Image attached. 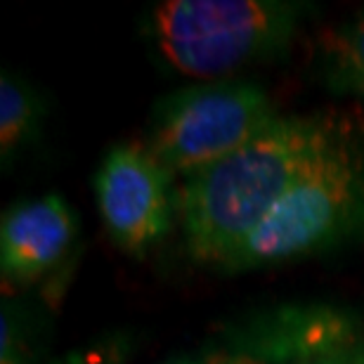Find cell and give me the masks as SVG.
Returning a JSON list of instances; mask_svg holds the SVG:
<instances>
[{"instance_id": "obj_1", "label": "cell", "mask_w": 364, "mask_h": 364, "mask_svg": "<svg viewBox=\"0 0 364 364\" xmlns=\"http://www.w3.org/2000/svg\"><path fill=\"white\" fill-rule=\"evenodd\" d=\"M348 128L333 114H279L232 154L182 180L178 215L189 256L225 270L303 171Z\"/></svg>"}, {"instance_id": "obj_2", "label": "cell", "mask_w": 364, "mask_h": 364, "mask_svg": "<svg viewBox=\"0 0 364 364\" xmlns=\"http://www.w3.org/2000/svg\"><path fill=\"white\" fill-rule=\"evenodd\" d=\"M364 232V140L348 128L324 149L253 232L225 272L317 256Z\"/></svg>"}, {"instance_id": "obj_3", "label": "cell", "mask_w": 364, "mask_h": 364, "mask_svg": "<svg viewBox=\"0 0 364 364\" xmlns=\"http://www.w3.org/2000/svg\"><path fill=\"white\" fill-rule=\"evenodd\" d=\"M305 10L284 0H166L149 12V38L178 74L225 81L246 64L282 53Z\"/></svg>"}, {"instance_id": "obj_4", "label": "cell", "mask_w": 364, "mask_h": 364, "mask_svg": "<svg viewBox=\"0 0 364 364\" xmlns=\"http://www.w3.org/2000/svg\"><path fill=\"white\" fill-rule=\"evenodd\" d=\"M277 105L249 81H203L159 102L142 144L173 178L220 161L277 119Z\"/></svg>"}, {"instance_id": "obj_5", "label": "cell", "mask_w": 364, "mask_h": 364, "mask_svg": "<svg viewBox=\"0 0 364 364\" xmlns=\"http://www.w3.org/2000/svg\"><path fill=\"white\" fill-rule=\"evenodd\" d=\"M364 333L353 312L324 303H289L237 319L199 350L164 364H303Z\"/></svg>"}, {"instance_id": "obj_6", "label": "cell", "mask_w": 364, "mask_h": 364, "mask_svg": "<svg viewBox=\"0 0 364 364\" xmlns=\"http://www.w3.org/2000/svg\"><path fill=\"white\" fill-rule=\"evenodd\" d=\"M92 185L102 225L126 256L144 258L168 237L178 189L144 144H114L102 156Z\"/></svg>"}, {"instance_id": "obj_7", "label": "cell", "mask_w": 364, "mask_h": 364, "mask_svg": "<svg viewBox=\"0 0 364 364\" xmlns=\"http://www.w3.org/2000/svg\"><path fill=\"white\" fill-rule=\"evenodd\" d=\"M78 237V215L60 194L5 208L0 220V270L10 284H31L55 270Z\"/></svg>"}, {"instance_id": "obj_8", "label": "cell", "mask_w": 364, "mask_h": 364, "mask_svg": "<svg viewBox=\"0 0 364 364\" xmlns=\"http://www.w3.org/2000/svg\"><path fill=\"white\" fill-rule=\"evenodd\" d=\"M319 55L331 88L364 100V17L326 31Z\"/></svg>"}, {"instance_id": "obj_9", "label": "cell", "mask_w": 364, "mask_h": 364, "mask_svg": "<svg viewBox=\"0 0 364 364\" xmlns=\"http://www.w3.org/2000/svg\"><path fill=\"white\" fill-rule=\"evenodd\" d=\"M43 105L36 90L19 76H0V159L7 164L36 135Z\"/></svg>"}, {"instance_id": "obj_10", "label": "cell", "mask_w": 364, "mask_h": 364, "mask_svg": "<svg viewBox=\"0 0 364 364\" xmlns=\"http://www.w3.org/2000/svg\"><path fill=\"white\" fill-rule=\"evenodd\" d=\"M135 353V341L128 331H114L81 348L62 353L46 364H126Z\"/></svg>"}, {"instance_id": "obj_11", "label": "cell", "mask_w": 364, "mask_h": 364, "mask_svg": "<svg viewBox=\"0 0 364 364\" xmlns=\"http://www.w3.org/2000/svg\"><path fill=\"white\" fill-rule=\"evenodd\" d=\"M0 364H33L28 322L14 303H3L0 315Z\"/></svg>"}, {"instance_id": "obj_12", "label": "cell", "mask_w": 364, "mask_h": 364, "mask_svg": "<svg viewBox=\"0 0 364 364\" xmlns=\"http://www.w3.org/2000/svg\"><path fill=\"white\" fill-rule=\"evenodd\" d=\"M303 364H364V333L315 355Z\"/></svg>"}]
</instances>
